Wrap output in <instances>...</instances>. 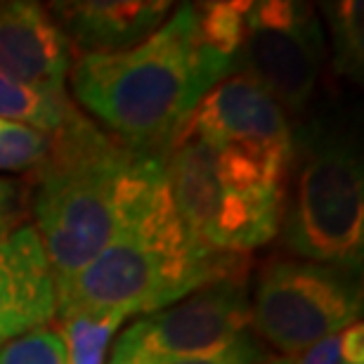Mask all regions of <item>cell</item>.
<instances>
[{
	"mask_svg": "<svg viewBox=\"0 0 364 364\" xmlns=\"http://www.w3.org/2000/svg\"><path fill=\"white\" fill-rule=\"evenodd\" d=\"M78 112L81 109L71 102L69 95H48L0 71V119L24 123L53 135L74 121Z\"/></svg>",
	"mask_w": 364,
	"mask_h": 364,
	"instance_id": "obj_13",
	"label": "cell"
},
{
	"mask_svg": "<svg viewBox=\"0 0 364 364\" xmlns=\"http://www.w3.org/2000/svg\"><path fill=\"white\" fill-rule=\"evenodd\" d=\"M237 272H246V256L215 253L187 232L164 164L126 210L112 242L57 294V315L71 310L149 315Z\"/></svg>",
	"mask_w": 364,
	"mask_h": 364,
	"instance_id": "obj_3",
	"label": "cell"
},
{
	"mask_svg": "<svg viewBox=\"0 0 364 364\" xmlns=\"http://www.w3.org/2000/svg\"><path fill=\"white\" fill-rule=\"evenodd\" d=\"M230 74L232 64L201 41L187 3L135 48L76 57L67 85L107 133L135 149L166 151L203 95Z\"/></svg>",
	"mask_w": 364,
	"mask_h": 364,
	"instance_id": "obj_1",
	"label": "cell"
},
{
	"mask_svg": "<svg viewBox=\"0 0 364 364\" xmlns=\"http://www.w3.org/2000/svg\"><path fill=\"white\" fill-rule=\"evenodd\" d=\"M0 364H67L64 343L57 329L28 331L0 346Z\"/></svg>",
	"mask_w": 364,
	"mask_h": 364,
	"instance_id": "obj_19",
	"label": "cell"
},
{
	"mask_svg": "<svg viewBox=\"0 0 364 364\" xmlns=\"http://www.w3.org/2000/svg\"><path fill=\"white\" fill-rule=\"evenodd\" d=\"M251 3H194L196 26H199L201 41L206 46L225 57L235 67L237 53L242 48L246 31V12Z\"/></svg>",
	"mask_w": 364,
	"mask_h": 364,
	"instance_id": "obj_15",
	"label": "cell"
},
{
	"mask_svg": "<svg viewBox=\"0 0 364 364\" xmlns=\"http://www.w3.org/2000/svg\"><path fill=\"white\" fill-rule=\"evenodd\" d=\"M360 315V270L303 258L267 260L251 296V331L284 358L358 324Z\"/></svg>",
	"mask_w": 364,
	"mask_h": 364,
	"instance_id": "obj_6",
	"label": "cell"
},
{
	"mask_svg": "<svg viewBox=\"0 0 364 364\" xmlns=\"http://www.w3.org/2000/svg\"><path fill=\"white\" fill-rule=\"evenodd\" d=\"M258 364H291V358H267L265 362H258Z\"/></svg>",
	"mask_w": 364,
	"mask_h": 364,
	"instance_id": "obj_22",
	"label": "cell"
},
{
	"mask_svg": "<svg viewBox=\"0 0 364 364\" xmlns=\"http://www.w3.org/2000/svg\"><path fill=\"white\" fill-rule=\"evenodd\" d=\"M74 60L48 5L0 0V71L36 90L67 97Z\"/></svg>",
	"mask_w": 364,
	"mask_h": 364,
	"instance_id": "obj_11",
	"label": "cell"
},
{
	"mask_svg": "<svg viewBox=\"0 0 364 364\" xmlns=\"http://www.w3.org/2000/svg\"><path fill=\"white\" fill-rule=\"evenodd\" d=\"M185 140L296 149V135L287 112L270 92L242 74L223 78L203 95L171 144Z\"/></svg>",
	"mask_w": 364,
	"mask_h": 364,
	"instance_id": "obj_9",
	"label": "cell"
},
{
	"mask_svg": "<svg viewBox=\"0 0 364 364\" xmlns=\"http://www.w3.org/2000/svg\"><path fill=\"white\" fill-rule=\"evenodd\" d=\"M53 147V135L38 128L0 119V171L33 173L46 161Z\"/></svg>",
	"mask_w": 364,
	"mask_h": 364,
	"instance_id": "obj_16",
	"label": "cell"
},
{
	"mask_svg": "<svg viewBox=\"0 0 364 364\" xmlns=\"http://www.w3.org/2000/svg\"><path fill=\"white\" fill-rule=\"evenodd\" d=\"M267 358L270 355L265 350V343L251 329H246L230 343L208 353L182 355V358H112L109 364H258Z\"/></svg>",
	"mask_w": 364,
	"mask_h": 364,
	"instance_id": "obj_17",
	"label": "cell"
},
{
	"mask_svg": "<svg viewBox=\"0 0 364 364\" xmlns=\"http://www.w3.org/2000/svg\"><path fill=\"white\" fill-rule=\"evenodd\" d=\"M55 319V329L64 343L67 364H107L109 341L121 329L128 315L119 310H71L62 312Z\"/></svg>",
	"mask_w": 364,
	"mask_h": 364,
	"instance_id": "obj_14",
	"label": "cell"
},
{
	"mask_svg": "<svg viewBox=\"0 0 364 364\" xmlns=\"http://www.w3.org/2000/svg\"><path fill=\"white\" fill-rule=\"evenodd\" d=\"M164 0H71L48 5L74 57L121 53L149 38L168 19Z\"/></svg>",
	"mask_w": 364,
	"mask_h": 364,
	"instance_id": "obj_12",
	"label": "cell"
},
{
	"mask_svg": "<svg viewBox=\"0 0 364 364\" xmlns=\"http://www.w3.org/2000/svg\"><path fill=\"white\" fill-rule=\"evenodd\" d=\"M326 17L333 33L336 64L355 71L362 69V5L360 3H331L326 5Z\"/></svg>",
	"mask_w": 364,
	"mask_h": 364,
	"instance_id": "obj_18",
	"label": "cell"
},
{
	"mask_svg": "<svg viewBox=\"0 0 364 364\" xmlns=\"http://www.w3.org/2000/svg\"><path fill=\"white\" fill-rule=\"evenodd\" d=\"M164 154L130 147L83 112L53 133L26 194L57 294L112 242L126 210L164 171Z\"/></svg>",
	"mask_w": 364,
	"mask_h": 364,
	"instance_id": "obj_2",
	"label": "cell"
},
{
	"mask_svg": "<svg viewBox=\"0 0 364 364\" xmlns=\"http://www.w3.org/2000/svg\"><path fill=\"white\" fill-rule=\"evenodd\" d=\"M291 364H364V326L350 324L291 358Z\"/></svg>",
	"mask_w": 364,
	"mask_h": 364,
	"instance_id": "obj_20",
	"label": "cell"
},
{
	"mask_svg": "<svg viewBox=\"0 0 364 364\" xmlns=\"http://www.w3.org/2000/svg\"><path fill=\"white\" fill-rule=\"evenodd\" d=\"M0 346H3V343H0Z\"/></svg>",
	"mask_w": 364,
	"mask_h": 364,
	"instance_id": "obj_23",
	"label": "cell"
},
{
	"mask_svg": "<svg viewBox=\"0 0 364 364\" xmlns=\"http://www.w3.org/2000/svg\"><path fill=\"white\" fill-rule=\"evenodd\" d=\"M282 237L312 263L360 270L364 249V176L350 142L312 137L298 171H289Z\"/></svg>",
	"mask_w": 364,
	"mask_h": 364,
	"instance_id": "obj_5",
	"label": "cell"
},
{
	"mask_svg": "<svg viewBox=\"0 0 364 364\" xmlns=\"http://www.w3.org/2000/svg\"><path fill=\"white\" fill-rule=\"evenodd\" d=\"M294 151L201 140L171 144L166 180L189 235L225 256H249L277 237Z\"/></svg>",
	"mask_w": 364,
	"mask_h": 364,
	"instance_id": "obj_4",
	"label": "cell"
},
{
	"mask_svg": "<svg viewBox=\"0 0 364 364\" xmlns=\"http://www.w3.org/2000/svg\"><path fill=\"white\" fill-rule=\"evenodd\" d=\"M251 329L246 272L230 274L168 308L149 312L121 333L112 358H182L215 350Z\"/></svg>",
	"mask_w": 364,
	"mask_h": 364,
	"instance_id": "obj_8",
	"label": "cell"
},
{
	"mask_svg": "<svg viewBox=\"0 0 364 364\" xmlns=\"http://www.w3.org/2000/svg\"><path fill=\"white\" fill-rule=\"evenodd\" d=\"M322 67L324 28L315 5L294 0L249 5L244 41L232 74L258 83L291 119L315 97Z\"/></svg>",
	"mask_w": 364,
	"mask_h": 364,
	"instance_id": "obj_7",
	"label": "cell"
},
{
	"mask_svg": "<svg viewBox=\"0 0 364 364\" xmlns=\"http://www.w3.org/2000/svg\"><path fill=\"white\" fill-rule=\"evenodd\" d=\"M26 189L12 178H0V232L21 225V215L26 208Z\"/></svg>",
	"mask_w": 364,
	"mask_h": 364,
	"instance_id": "obj_21",
	"label": "cell"
},
{
	"mask_svg": "<svg viewBox=\"0 0 364 364\" xmlns=\"http://www.w3.org/2000/svg\"><path fill=\"white\" fill-rule=\"evenodd\" d=\"M57 284L33 223L0 232V343L50 326Z\"/></svg>",
	"mask_w": 364,
	"mask_h": 364,
	"instance_id": "obj_10",
	"label": "cell"
}]
</instances>
